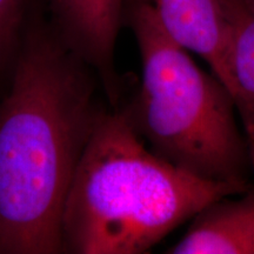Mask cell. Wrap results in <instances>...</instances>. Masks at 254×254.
<instances>
[{
	"label": "cell",
	"mask_w": 254,
	"mask_h": 254,
	"mask_svg": "<svg viewBox=\"0 0 254 254\" xmlns=\"http://www.w3.org/2000/svg\"><path fill=\"white\" fill-rule=\"evenodd\" d=\"M37 2L0 103V254L63 253L64 205L104 112L93 71Z\"/></svg>",
	"instance_id": "obj_1"
},
{
	"label": "cell",
	"mask_w": 254,
	"mask_h": 254,
	"mask_svg": "<svg viewBox=\"0 0 254 254\" xmlns=\"http://www.w3.org/2000/svg\"><path fill=\"white\" fill-rule=\"evenodd\" d=\"M250 186L180 170L146 146L122 110L103 112L64 205L63 253H145L205 206Z\"/></svg>",
	"instance_id": "obj_2"
},
{
	"label": "cell",
	"mask_w": 254,
	"mask_h": 254,
	"mask_svg": "<svg viewBox=\"0 0 254 254\" xmlns=\"http://www.w3.org/2000/svg\"><path fill=\"white\" fill-rule=\"evenodd\" d=\"M124 24L142 65L140 88L122 110L135 132L152 152L192 176L250 184L252 148L226 85L196 65L144 0H125Z\"/></svg>",
	"instance_id": "obj_3"
},
{
	"label": "cell",
	"mask_w": 254,
	"mask_h": 254,
	"mask_svg": "<svg viewBox=\"0 0 254 254\" xmlns=\"http://www.w3.org/2000/svg\"><path fill=\"white\" fill-rule=\"evenodd\" d=\"M180 46L208 64L236 100L241 125L254 150V100L238 85L228 53V30L220 0H144Z\"/></svg>",
	"instance_id": "obj_4"
},
{
	"label": "cell",
	"mask_w": 254,
	"mask_h": 254,
	"mask_svg": "<svg viewBox=\"0 0 254 254\" xmlns=\"http://www.w3.org/2000/svg\"><path fill=\"white\" fill-rule=\"evenodd\" d=\"M45 4L53 30L99 78L110 104L118 107L122 80L114 53L125 0H45Z\"/></svg>",
	"instance_id": "obj_5"
},
{
	"label": "cell",
	"mask_w": 254,
	"mask_h": 254,
	"mask_svg": "<svg viewBox=\"0 0 254 254\" xmlns=\"http://www.w3.org/2000/svg\"><path fill=\"white\" fill-rule=\"evenodd\" d=\"M200 209L171 254H254V186Z\"/></svg>",
	"instance_id": "obj_6"
},
{
	"label": "cell",
	"mask_w": 254,
	"mask_h": 254,
	"mask_svg": "<svg viewBox=\"0 0 254 254\" xmlns=\"http://www.w3.org/2000/svg\"><path fill=\"white\" fill-rule=\"evenodd\" d=\"M228 30L231 67L239 87L254 100V8L245 0H220Z\"/></svg>",
	"instance_id": "obj_7"
},
{
	"label": "cell",
	"mask_w": 254,
	"mask_h": 254,
	"mask_svg": "<svg viewBox=\"0 0 254 254\" xmlns=\"http://www.w3.org/2000/svg\"><path fill=\"white\" fill-rule=\"evenodd\" d=\"M38 0H0V74L11 71Z\"/></svg>",
	"instance_id": "obj_8"
},
{
	"label": "cell",
	"mask_w": 254,
	"mask_h": 254,
	"mask_svg": "<svg viewBox=\"0 0 254 254\" xmlns=\"http://www.w3.org/2000/svg\"><path fill=\"white\" fill-rule=\"evenodd\" d=\"M245 1L251 6V7L254 8V0H245Z\"/></svg>",
	"instance_id": "obj_9"
}]
</instances>
